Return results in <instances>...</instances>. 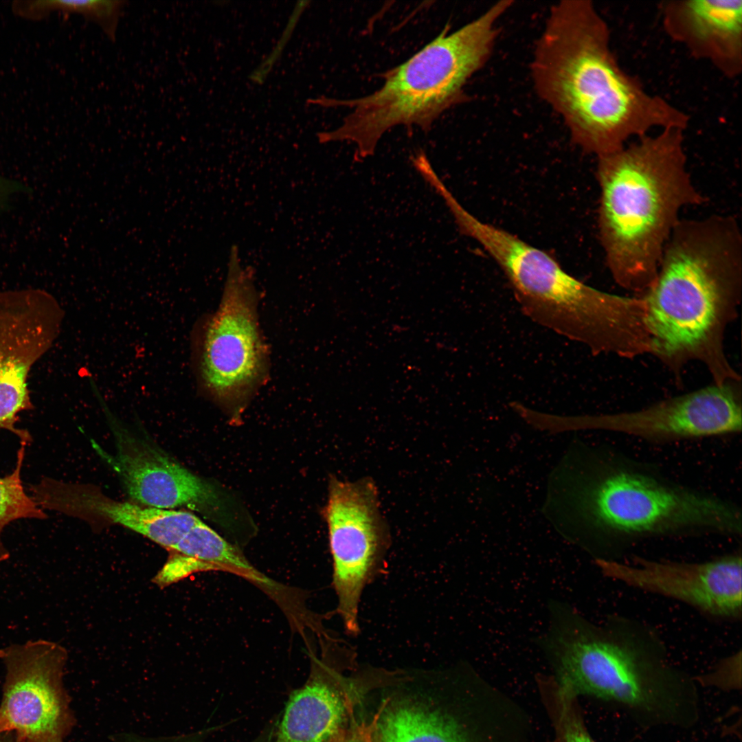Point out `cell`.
I'll return each mask as SVG.
<instances>
[{"mask_svg": "<svg viewBox=\"0 0 742 742\" xmlns=\"http://www.w3.org/2000/svg\"><path fill=\"white\" fill-rule=\"evenodd\" d=\"M115 440V454L105 458L131 499L162 509L194 508L214 500L207 483L143 440L122 432Z\"/></svg>", "mask_w": 742, "mask_h": 742, "instance_id": "obj_15", "label": "cell"}, {"mask_svg": "<svg viewBox=\"0 0 742 742\" xmlns=\"http://www.w3.org/2000/svg\"><path fill=\"white\" fill-rule=\"evenodd\" d=\"M666 34L723 76L742 71V0H674L661 5Z\"/></svg>", "mask_w": 742, "mask_h": 742, "instance_id": "obj_16", "label": "cell"}, {"mask_svg": "<svg viewBox=\"0 0 742 742\" xmlns=\"http://www.w3.org/2000/svg\"><path fill=\"white\" fill-rule=\"evenodd\" d=\"M741 381L712 385L640 409L604 414L562 416L543 413L539 425L550 434L603 430L643 439L672 440L740 432Z\"/></svg>", "mask_w": 742, "mask_h": 742, "instance_id": "obj_9", "label": "cell"}, {"mask_svg": "<svg viewBox=\"0 0 742 742\" xmlns=\"http://www.w3.org/2000/svg\"><path fill=\"white\" fill-rule=\"evenodd\" d=\"M542 512L562 535L582 546L741 532V512L730 502L620 462L579 440L551 471Z\"/></svg>", "mask_w": 742, "mask_h": 742, "instance_id": "obj_3", "label": "cell"}, {"mask_svg": "<svg viewBox=\"0 0 742 742\" xmlns=\"http://www.w3.org/2000/svg\"><path fill=\"white\" fill-rule=\"evenodd\" d=\"M641 297L652 355L676 381L691 362L704 365L714 383L741 381L724 347L742 297V235L734 217L681 218Z\"/></svg>", "mask_w": 742, "mask_h": 742, "instance_id": "obj_2", "label": "cell"}, {"mask_svg": "<svg viewBox=\"0 0 742 742\" xmlns=\"http://www.w3.org/2000/svg\"><path fill=\"white\" fill-rule=\"evenodd\" d=\"M19 443L14 469L10 473L0 477V563L10 556L2 541L3 531L8 524L19 519L43 520L47 517L44 510L27 494L23 487L21 470L27 443L24 441Z\"/></svg>", "mask_w": 742, "mask_h": 742, "instance_id": "obj_20", "label": "cell"}, {"mask_svg": "<svg viewBox=\"0 0 742 742\" xmlns=\"http://www.w3.org/2000/svg\"><path fill=\"white\" fill-rule=\"evenodd\" d=\"M684 133L662 129L597 157L599 240L614 280L635 296L655 282L682 210L706 201L688 170Z\"/></svg>", "mask_w": 742, "mask_h": 742, "instance_id": "obj_4", "label": "cell"}, {"mask_svg": "<svg viewBox=\"0 0 742 742\" xmlns=\"http://www.w3.org/2000/svg\"><path fill=\"white\" fill-rule=\"evenodd\" d=\"M530 74L536 93L561 116L572 142L597 157L654 128L686 130L690 122L622 67L609 27L590 0H564L550 8Z\"/></svg>", "mask_w": 742, "mask_h": 742, "instance_id": "obj_1", "label": "cell"}, {"mask_svg": "<svg viewBox=\"0 0 742 742\" xmlns=\"http://www.w3.org/2000/svg\"><path fill=\"white\" fill-rule=\"evenodd\" d=\"M332 742H373L370 723L358 721L354 717Z\"/></svg>", "mask_w": 742, "mask_h": 742, "instance_id": "obj_24", "label": "cell"}, {"mask_svg": "<svg viewBox=\"0 0 742 742\" xmlns=\"http://www.w3.org/2000/svg\"><path fill=\"white\" fill-rule=\"evenodd\" d=\"M740 554L701 563L657 561L636 557L633 564L598 559L607 577L627 585L668 596L710 616L741 615L742 565Z\"/></svg>", "mask_w": 742, "mask_h": 742, "instance_id": "obj_13", "label": "cell"}, {"mask_svg": "<svg viewBox=\"0 0 742 742\" xmlns=\"http://www.w3.org/2000/svg\"><path fill=\"white\" fill-rule=\"evenodd\" d=\"M308 3V2L305 1L297 2V5H296L291 14L289 21L286 24V27H285L286 28L282 32L281 38H280L279 41L277 42L276 47L265 60L249 75V78L252 82L257 84H262L265 82L273 65L280 58L282 52L292 34L300 14L307 7Z\"/></svg>", "mask_w": 742, "mask_h": 742, "instance_id": "obj_22", "label": "cell"}, {"mask_svg": "<svg viewBox=\"0 0 742 742\" xmlns=\"http://www.w3.org/2000/svg\"><path fill=\"white\" fill-rule=\"evenodd\" d=\"M372 685L337 674L313 677L291 695L277 742H332L355 717Z\"/></svg>", "mask_w": 742, "mask_h": 742, "instance_id": "obj_17", "label": "cell"}, {"mask_svg": "<svg viewBox=\"0 0 742 742\" xmlns=\"http://www.w3.org/2000/svg\"><path fill=\"white\" fill-rule=\"evenodd\" d=\"M253 269L240 264L230 249L220 306L206 325L199 363L203 387L220 403L240 407L256 390L267 371V352L256 313Z\"/></svg>", "mask_w": 742, "mask_h": 742, "instance_id": "obj_8", "label": "cell"}, {"mask_svg": "<svg viewBox=\"0 0 742 742\" xmlns=\"http://www.w3.org/2000/svg\"><path fill=\"white\" fill-rule=\"evenodd\" d=\"M0 742H20L16 737L11 732L0 733Z\"/></svg>", "mask_w": 742, "mask_h": 742, "instance_id": "obj_27", "label": "cell"}, {"mask_svg": "<svg viewBox=\"0 0 742 742\" xmlns=\"http://www.w3.org/2000/svg\"><path fill=\"white\" fill-rule=\"evenodd\" d=\"M565 742H595L576 722L570 724L565 731Z\"/></svg>", "mask_w": 742, "mask_h": 742, "instance_id": "obj_26", "label": "cell"}, {"mask_svg": "<svg viewBox=\"0 0 742 742\" xmlns=\"http://www.w3.org/2000/svg\"><path fill=\"white\" fill-rule=\"evenodd\" d=\"M333 561L338 611L346 631H359L358 612L363 590L384 554L389 533L372 478L330 479L324 508Z\"/></svg>", "mask_w": 742, "mask_h": 742, "instance_id": "obj_11", "label": "cell"}, {"mask_svg": "<svg viewBox=\"0 0 742 742\" xmlns=\"http://www.w3.org/2000/svg\"><path fill=\"white\" fill-rule=\"evenodd\" d=\"M115 742H201L198 734H182L166 736H148L135 732H123Z\"/></svg>", "mask_w": 742, "mask_h": 742, "instance_id": "obj_23", "label": "cell"}, {"mask_svg": "<svg viewBox=\"0 0 742 742\" xmlns=\"http://www.w3.org/2000/svg\"><path fill=\"white\" fill-rule=\"evenodd\" d=\"M51 510L65 513L82 506L114 523L128 528L170 550L200 521L192 513L139 506L127 502L88 498L63 483L56 484L48 497Z\"/></svg>", "mask_w": 742, "mask_h": 742, "instance_id": "obj_18", "label": "cell"}, {"mask_svg": "<svg viewBox=\"0 0 742 742\" xmlns=\"http://www.w3.org/2000/svg\"><path fill=\"white\" fill-rule=\"evenodd\" d=\"M5 674L0 733L20 742H65L75 718L63 684L66 649L43 639L0 649Z\"/></svg>", "mask_w": 742, "mask_h": 742, "instance_id": "obj_10", "label": "cell"}, {"mask_svg": "<svg viewBox=\"0 0 742 742\" xmlns=\"http://www.w3.org/2000/svg\"><path fill=\"white\" fill-rule=\"evenodd\" d=\"M170 551L210 564L218 570L236 572L261 583H268L243 555L218 533L200 521Z\"/></svg>", "mask_w": 742, "mask_h": 742, "instance_id": "obj_19", "label": "cell"}, {"mask_svg": "<svg viewBox=\"0 0 742 742\" xmlns=\"http://www.w3.org/2000/svg\"><path fill=\"white\" fill-rule=\"evenodd\" d=\"M27 191V187L23 183L0 176V210L5 207L12 195Z\"/></svg>", "mask_w": 742, "mask_h": 742, "instance_id": "obj_25", "label": "cell"}, {"mask_svg": "<svg viewBox=\"0 0 742 742\" xmlns=\"http://www.w3.org/2000/svg\"><path fill=\"white\" fill-rule=\"evenodd\" d=\"M61 316L55 300L44 291L0 293V429L27 444L30 433L16 426L19 414L33 408L27 377L56 337Z\"/></svg>", "mask_w": 742, "mask_h": 742, "instance_id": "obj_12", "label": "cell"}, {"mask_svg": "<svg viewBox=\"0 0 742 742\" xmlns=\"http://www.w3.org/2000/svg\"><path fill=\"white\" fill-rule=\"evenodd\" d=\"M513 3L499 1L451 33L445 27L406 61L383 73L382 85L368 95L311 100L324 107L350 110L335 129L317 134L319 143H352L359 161L373 155L381 137L394 127L428 131L442 113L466 100L464 87L488 60L497 23Z\"/></svg>", "mask_w": 742, "mask_h": 742, "instance_id": "obj_5", "label": "cell"}, {"mask_svg": "<svg viewBox=\"0 0 742 742\" xmlns=\"http://www.w3.org/2000/svg\"><path fill=\"white\" fill-rule=\"evenodd\" d=\"M450 212L461 234L476 241L506 277L523 313L570 340L594 330L607 310L605 291L567 273L548 252L482 221L461 204Z\"/></svg>", "mask_w": 742, "mask_h": 742, "instance_id": "obj_7", "label": "cell"}, {"mask_svg": "<svg viewBox=\"0 0 742 742\" xmlns=\"http://www.w3.org/2000/svg\"><path fill=\"white\" fill-rule=\"evenodd\" d=\"M543 641L561 686L631 706H654L672 673L660 653L615 625H596L570 607L555 605Z\"/></svg>", "mask_w": 742, "mask_h": 742, "instance_id": "obj_6", "label": "cell"}, {"mask_svg": "<svg viewBox=\"0 0 742 742\" xmlns=\"http://www.w3.org/2000/svg\"><path fill=\"white\" fill-rule=\"evenodd\" d=\"M369 721L373 742H471L440 677H401Z\"/></svg>", "mask_w": 742, "mask_h": 742, "instance_id": "obj_14", "label": "cell"}, {"mask_svg": "<svg viewBox=\"0 0 742 742\" xmlns=\"http://www.w3.org/2000/svg\"><path fill=\"white\" fill-rule=\"evenodd\" d=\"M122 3L121 1L115 0H37L31 1L28 9L30 15L35 19H41L56 10L81 14L97 22L110 37L114 38Z\"/></svg>", "mask_w": 742, "mask_h": 742, "instance_id": "obj_21", "label": "cell"}]
</instances>
